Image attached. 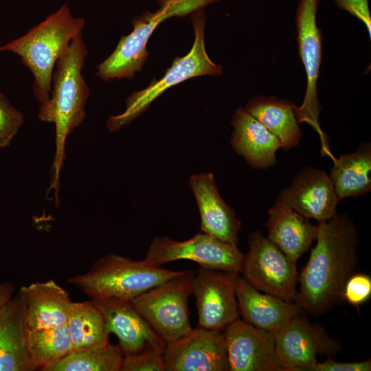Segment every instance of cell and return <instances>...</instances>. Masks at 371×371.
I'll return each mask as SVG.
<instances>
[{"label": "cell", "mask_w": 371, "mask_h": 371, "mask_svg": "<svg viewBox=\"0 0 371 371\" xmlns=\"http://www.w3.org/2000/svg\"><path fill=\"white\" fill-rule=\"evenodd\" d=\"M183 271L152 265L145 260L109 254L97 259L87 272L68 279L91 300L117 297L131 300L175 277Z\"/></svg>", "instance_id": "cell-4"}, {"label": "cell", "mask_w": 371, "mask_h": 371, "mask_svg": "<svg viewBox=\"0 0 371 371\" xmlns=\"http://www.w3.org/2000/svg\"><path fill=\"white\" fill-rule=\"evenodd\" d=\"M316 245L298 276L294 302L306 313L318 316L343 302V291L357 265L359 235L354 222L336 214L319 222Z\"/></svg>", "instance_id": "cell-1"}, {"label": "cell", "mask_w": 371, "mask_h": 371, "mask_svg": "<svg viewBox=\"0 0 371 371\" xmlns=\"http://www.w3.org/2000/svg\"><path fill=\"white\" fill-rule=\"evenodd\" d=\"M235 289L242 319L260 330L277 333L303 312L294 301L261 293L239 273L236 277Z\"/></svg>", "instance_id": "cell-17"}, {"label": "cell", "mask_w": 371, "mask_h": 371, "mask_svg": "<svg viewBox=\"0 0 371 371\" xmlns=\"http://www.w3.org/2000/svg\"><path fill=\"white\" fill-rule=\"evenodd\" d=\"M370 359L355 362H339L330 357L323 362H317L312 371H370Z\"/></svg>", "instance_id": "cell-32"}, {"label": "cell", "mask_w": 371, "mask_h": 371, "mask_svg": "<svg viewBox=\"0 0 371 371\" xmlns=\"http://www.w3.org/2000/svg\"><path fill=\"white\" fill-rule=\"evenodd\" d=\"M220 0H157L159 8L133 20V31L122 36L114 51L97 67L95 76L104 81L132 80L146 61L148 41L156 27L167 19L183 16Z\"/></svg>", "instance_id": "cell-5"}, {"label": "cell", "mask_w": 371, "mask_h": 371, "mask_svg": "<svg viewBox=\"0 0 371 371\" xmlns=\"http://www.w3.org/2000/svg\"><path fill=\"white\" fill-rule=\"evenodd\" d=\"M194 275L192 270H183L131 300L137 312L166 344L192 330L188 304Z\"/></svg>", "instance_id": "cell-7"}, {"label": "cell", "mask_w": 371, "mask_h": 371, "mask_svg": "<svg viewBox=\"0 0 371 371\" xmlns=\"http://www.w3.org/2000/svg\"><path fill=\"white\" fill-rule=\"evenodd\" d=\"M243 256L238 246L201 232L183 241L174 240L166 236L156 237L152 241L144 260L155 266L188 260L196 262L200 267L239 273Z\"/></svg>", "instance_id": "cell-9"}, {"label": "cell", "mask_w": 371, "mask_h": 371, "mask_svg": "<svg viewBox=\"0 0 371 371\" xmlns=\"http://www.w3.org/2000/svg\"><path fill=\"white\" fill-rule=\"evenodd\" d=\"M16 292V285L10 281L0 282V308L10 300Z\"/></svg>", "instance_id": "cell-33"}, {"label": "cell", "mask_w": 371, "mask_h": 371, "mask_svg": "<svg viewBox=\"0 0 371 371\" xmlns=\"http://www.w3.org/2000/svg\"><path fill=\"white\" fill-rule=\"evenodd\" d=\"M87 54L80 33L71 41L65 53L57 61L52 75L49 99L39 107V120L55 125L56 149L47 194L54 190L56 203H58L60 173L65 159L67 138L86 117L85 106L90 88L82 75V69Z\"/></svg>", "instance_id": "cell-2"}, {"label": "cell", "mask_w": 371, "mask_h": 371, "mask_svg": "<svg viewBox=\"0 0 371 371\" xmlns=\"http://www.w3.org/2000/svg\"><path fill=\"white\" fill-rule=\"evenodd\" d=\"M192 22L194 40L190 52L182 57H176L161 78L153 79L146 88L130 95L126 100V110L121 114L110 115L107 120L110 131H117L128 125L171 87L193 77L217 76L222 73V67L210 59L205 49V18L201 10L192 13Z\"/></svg>", "instance_id": "cell-6"}, {"label": "cell", "mask_w": 371, "mask_h": 371, "mask_svg": "<svg viewBox=\"0 0 371 371\" xmlns=\"http://www.w3.org/2000/svg\"><path fill=\"white\" fill-rule=\"evenodd\" d=\"M234 131L231 144L249 165L266 169L276 164V152L282 148L276 136L249 114L245 108H238L232 117Z\"/></svg>", "instance_id": "cell-22"}, {"label": "cell", "mask_w": 371, "mask_h": 371, "mask_svg": "<svg viewBox=\"0 0 371 371\" xmlns=\"http://www.w3.org/2000/svg\"><path fill=\"white\" fill-rule=\"evenodd\" d=\"M293 102L274 96H256L247 103L245 109L262 123L280 140L282 148L295 147L302 137Z\"/></svg>", "instance_id": "cell-23"}, {"label": "cell", "mask_w": 371, "mask_h": 371, "mask_svg": "<svg viewBox=\"0 0 371 371\" xmlns=\"http://www.w3.org/2000/svg\"><path fill=\"white\" fill-rule=\"evenodd\" d=\"M163 352L148 350L124 355L121 371H165Z\"/></svg>", "instance_id": "cell-29"}, {"label": "cell", "mask_w": 371, "mask_h": 371, "mask_svg": "<svg viewBox=\"0 0 371 371\" xmlns=\"http://www.w3.org/2000/svg\"><path fill=\"white\" fill-rule=\"evenodd\" d=\"M238 273L200 267L191 282L198 326L223 332L240 318L235 281Z\"/></svg>", "instance_id": "cell-10"}, {"label": "cell", "mask_w": 371, "mask_h": 371, "mask_svg": "<svg viewBox=\"0 0 371 371\" xmlns=\"http://www.w3.org/2000/svg\"><path fill=\"white\" fill-rule=\"evenodd\" d=\"M330 179L339 200L365 195L371 190V146L361 144L353 153L335 159Z\"/></svg>", "instance_id": "cell-24"}, {"label": "cell", "mask_w": 371, "mask_h": 371, "mask_svg": "<svg viewBox=\"0 0 371 371\" xmlns=\"http://www.w3.org/2000/svg\"><path fill=\"white\" fill-rule=\"evenodd\" d=\"M265 223L267 238L293 263L311 247L315 240L318 228L309 218L290 208L277 199L268 210Z\"/></svg>", "instance_id": "cell-20"}, {"label": "cell", "mask_w": 371, "mask_h": 371, "mask_svg": "<svg viewBox=\"0 0 371 371\" xmlns=\"http://www.w3.org/2000/svg\"><path fill=\"white\" fill-rule=\"evenodd\" d=\"M248 245L239 272L241 276L258 291L294 301L299 276L296 264L260 230L250 234Z\"/></svg>", "instance_id": "cell-8"}, {"label": "cell", "mask_w": 371, "mask_h": 371, "mask_svg": "<svg viewBox=\"0 0 371 371\" xmlns=\"http://www.w3.org/2000/svg\"><path fill=\"white\" fill-rule=\"evenodd\" d=\"M26 307L20 291L0 308V371H32Z\"/></svg>", "instance_id": "cell-19"}, {"label": "cell", "mask_w": 371, "mask_h": 371, "mask_svg": "<svg viewBox=\"0 0 371 371\" xmlns=\"http://www.w3.org/2000/svg\"><path fill=\"white\" fill-rule=\"evenodd\" d=\"M191 188L201 216V232L238 246L241 223L220 195L214 177L203 172L190 177Z\"/></svg>", "instance_id": "cell-18"}, {"label": "cell", "mask_w": 371, "mask_h": 371, "mask_svg": "<svg viewBox=\"0 0 371 371\" xmlns=\"http://www.w3.org/2000/svg\"><path fill=\"white\" fill-rule=\"evenodd\" d=\"M23 122V113L0 91V148L10 145Z\"/></svg>", "instance_id": "cell-28"}, {"label": "cell", "mask_w": 371, "mask_h": 371, "mask_svg": "<svg viewBox=\"0 0 371 371\" xmlns=\"http://www.w3.org/2000/svg\"><path fill=\"white\" fill-rule=\"evenodd\" d=\"M100 311L108 333L118 339L123 355L148 350L164 353L166 344L137 312L130 300L109 297L91 300Z\"/></svg>", "instance_id": "cell-15"}, {"label": "cell", "mask_w": 371, "mask_h": 371, "mask_svg": "<svg viewBox=\"0 0 371 371\" xmlns=\"http://www.w3.org/2000/svg\"><path fill=\"white\" fill-rule=\"evenodd\" d=\"M67 325L74 350L104 347L110 343L103 316L91 300L72 302Z\"/></svg>", "instance_id": "cell-25"}, {"label": "cell", "mask_w": 371, "mask_h": 371, "mask_svg": "<svg viewBox=\"0 0 371 371\" xmlns=\"http://www.w3.org/2000/svg\"><path fill=\"white\" fill-rule=\"evenodd\" d=\"M223 333L229 371H283L276 356V333L240 318Z\"/></svg>", "instance_id": "cell-14"}, {"label": "cell", "mask_w": 371, "mask_h": 371, "mask_svg": "<svg viewBox=\"0 0 371 371\" xmlns=\"http://www.w3.org/2000/svg\"><path fill=\"white\" fill-rule=\"evenodd\" d=\"M165 371H229L223 333L199 326L166 344Z\"/></svg>", "instance_id": "cell-13"}, {"label": "cell", "mask_w": 371, "mask_h": 371, "mask_svg": "<svg viewBox=\"0 0 371 371\" xmlns=\"http://www.w3.org/2000/svg\"><path fill=\"white\" fill-rule=\"evenodd\" d=\"M27 344L32 370H42L74 350L67 324L51 328L28 329Z\"/></svg>", "instance_id": "cell-27"}, {"label": "cell", "mask_w": 371, "mask_h": 371, "mask_svg": "<svg viewBox=\"0 0 371 371\" xmlns=\"http://www.w3.org/2000/svg\"><path fill=\"white\" fill-rule=\"evenodd\" d=\"M337 5L360 20L371 37V16L368 0H334Z\"/></svg>", "instance_id": "cell-31"}, {"label": "cell", "mask_w": 371, "mask_h": 371, "mask_svg": "<svg viewBox=\"0 0 371 371\" xmlns=\"http://www.w3.org/2000/svg\"><path fill=\"white\" fill-rule=\"evenodd\" d=\"M85 20L74 17L67 3L23 36L0 46L1 52L18 55L34 76L33 93L40 104L49 99L52 75L58 59L71 41L82 33Z\"/></svg>", "instance_id": "cell-3"}, {"label": "cell", "mask_w": 371, "mask_h": 371, "mask_svg": "<svg viewBox=\"0 0 371 371\" xmlns=\"http://www.w3.org/2000/svg\"><path fill=\"white\" fill-rule=\"evenodd\" d=\"M370 296V276L361 273H352L344 285L343 301L355 306H359L367 302Z\"/></svg>", "instance_id": "cell-30"}, {"label": "cell", "mask_w": 371, "mask_h": 371, "mask_svg": "<svg viewBox=\"0 0 371 371\" xmlns=\"http://www.w3.org/2000/svg\"><path fill=\"white\" fill-rule=\"evenodd\" d=\"M340 350L339 343L302 313L276 334V356L283 371H312L317 355L330 358Z\"/></svg>", "instance_id": "cell-11"}, {"label": "cell", "mask_w": 371, "mask_h": 371, "mask_svg": "<svg viewBox=\"0 0 371 371\" xmlns=\"http://www.w3.org/2000/svg\"><path fill=\"white\" fill-rule=\"evenodd\" d=\"M308 218L319 222L337 214L339 201L328 175L312 166H305L277 198Z\"/></svg>", "instance_id": "cell-16"}, {"label": "cell", "mask_w": 371, "mask_h": 371, "mask_svg": "<svg viewBox=\"0 0 371 371\" xmlns=\"http://www.w3.org/2000/svg\"><path fill=\"white\" fill-rule=\"evenodd\" d=\"M124 355L117 345L74 350L43 371H121Z\"/></svg>", "instance_id": "cell-26"}, {"label": "cell", "mask_w": 371, "mask_h": 371, "mask_svg": "<svg viewBox=\"0 0 371 371\" xmlns=\"http://www.w3.org/2000/svg\"><path fill=\"white\" fill-rule=\"evenodd\" d=\"M319 0H300L296 11L299 54L306 76V89L302 104L295 109L299 124L306 122L323 138L319 123L321 106L317 98V80L322 60V34L317 25Z\"/></svg>", "instance_id": "cell-12"}, {"label": "cell", "mask_w": 371, "mask_h": 371, "mask_svg": "<svg viewBox=\"0 0 371 371\" xmlns=\"http://www.w3.org/2000/svg\"><path fill=\"white\" fill-rule=\"evenodd\" d=\"M19 291L25 302L29 330L67 324L73 302L68 292L54 280L33 282L21 286Z\"/></svg>", "instance_id": "cell-21"}]
</instances>
